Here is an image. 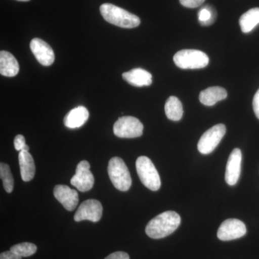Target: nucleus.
<instances>
[{"instance_id": "obj_24", "label": "nucleus", "mask_w": 259, "mask_h": 259, "mask_svg": "<svg viewBox=\"0 0 259 259\" xmlns=\"http://www.w3.org/2000/svg\"><path fill=\"white\" fill-rule=\"evenodd\" d=\"M15 149L18 151H29V146L25 144V137L22 135H18L14 140Z\"/></svg>"}, {"instance_id": "obj_22", "label": "nucleus", "mask_w": 259, "mask_h": 259, "mask_svg": "<svg viewBox=\"0 0 259 259\" xmlns=\"http://www.w3.org/2000/svg\"><path fill=\"white\" fill-rule=\"evenodd\" d=\"M0 177L3 180L5 191L8 193H11L14 188V180L10 171L9 165L3 162L0 163Z\"/></svg>"}, {"instance_id": "obj_1", "label": "nucleus", "mask_w": 259, "mask_h": 259, "mask_svg": "<svg viewBox=\"0 0 259 259\" xmlns=\"http://www.w3.org/2000/svg\"><path fill=\"white\" fill-rule=\"evenodd\" d=\"M181 223L180 214L174 211L162 212L148 223L146 233L153 239L169 236L176 231Z\"/></svg>"}, {"instance_id": "obj_25", "label": "nucleus", "mask_w": 259, "mask_h": 259, "mask_svg": "<svg viewBox=\"0 0 259 259\" xmlns=\"http://www.w3.org/2000/svg\"><path fill=\"white\" fill-rule=\"evenodd\" d=\"M205 0H180L181 5L185 8H196L202 5Z\"/></svg>"}, {"instance_id": "obj_5", "label": "nucleus", "mask_w": 259, "mask_h": 259, "mask_svg": "<svg viewBox=\"0 0 259 259\" xmlns=\"http://www.w3.org/2000/svg\"><path fill=\"white\" fill-rule=\"evenodd\" d=\"M140 180L150 190L157 191L161 187L159 175L153 162L146 156H140L136 163Z\"/></svg>"}, {"instance_id": "obj_28", "label": "nucleus", "mask_w": 259, "mask_h": 259, "mask_svg": "<svg viewBox=\"0 0 259 259\" xmlns=\"http://www.w3.org/2000/svg\"><path fill=\"white\" fill-rule=\"evenodd\" d=\"M253 111L257 118L259 119V89L256 93L255 94L253 100Z\"/></svg>"}, {"instance_id": "obj_20", "label": "nucleus", "mask_w": 259, "mask_h": 259, "mask_svg": "<svg viewBox=\"0 0 259 259\" xmlns=\"http://www.w3.org/2000/svg\"><path fill=\"white\" fill-rule=\"evenodd\" d=\"M165 112L168 119L172 121H179L182 118L184 110L182 102L177 97H168L165 105Z\"/></svg>"}, {"instance_id": "obj_15", "label": "nucleus", "mask_w": 259, "mask_h": 259, "mask_svg": "<svg viewBox=\"0 0 259 259\" xmlns=\"http://www.w3.org/2000/svg\"><path fill=\"white\" fill-rule=\"evenodd\" d=\"M90 117L88 109L83 106L75 107L64 119V123L69 128H78L84 125Z\"/></svg>"}, {"instance_id": "obj_13", "label": "nucleus", "mask_w": 259, "mask_h": 259, "mask_svg": "<svg viewBox=\"0 0 259 259\" xmlns=\"http://www.w3.org/2000/svg\"><path fill=\"white\" fill-rule=\"evenodd\" d=\"M54 194L65 209L73 211L79 203V194L76 190L66 185H56L54 187Z\"/></svg>"}, {"instance_id": "obj_3", "label": "nucleus", "mask_w": 259, "mask_h": 259, "mask_svg": "<svg viewBox=\"0 0 259 259\" xmlns=\"http://www.w3.org/2000/svg\"><path fill=\"white\" fill-rule=\"evenodd\" d=\"M107 171L112 185L117 190L126 192L131 188L132 180L128 168L122 158H112L109 161Z\"/></svg>"}, {"instance_id": "obj_16", "label": "nucleus", "mask_w": 259, "mask_h": 259, "mask_svg": "<svg viewBox=\"0 0 259 259\" xmlns=\"http://www.w3.org/2000/svg\"><path fill=\"white\" fill-rule=\"evenodd\" d=\"M20 66L13 54L8 51L0 52V74L8 77H13L18 74Z\"/></svg>"}, {"instance_id": "obj_2", "label": "nucleus", "mask_w": 259, "mask_h": 259, "mask_svg": "<svg viewBox=\"0 0 259 259\" xmlns=\"http://www.w3.org/2000/svg\"><path fill=\"white\" fill-rule=\"evenodd\" d=\"M100 13L109 23L123 28H134L139 26L141 20L139 17L127 10L110 3L100 6Z\"/></svg>"}, {"instance_id": "obj_11", "label": "nucleus", "mask_w": 259, "mask_h": 259, "mask_svg": "<svg viewBox=\"0 0 259 259\" xmlns=\"http://www.w3.org/2000/svg\"><path fill=\"white\" fill-rule=\"evenodd\" d=\"M30 50L37 61L42 66H49L55 60V54L52 48L40 38H33L30 42Z\"/></svg>"}, {"instance_id": "obj_7", "label": "nucleus", "mask_w": 259, "mask_h": 259, "mask_svg": "<svg viewBox=\"0 0 259 259\" xmlns=\"http://www.w3.org/2000/svg\"><path fill=\"white\" fill-rule=\"evenodd\" d=\"M226 133V125L218 124L206 131L199 139L197 148L199 153L207 155L212 153L222 141Z\"/></svg>"}, {"instance_id": "obj_6", "label": "nucleus", "mask_w": 259, "mask_h": 259, "mask_svg": "<svg viewBox=\"0 0 259 259\" xmlns=\"http://www.w3.org/2000/svg\"><path fill=\"white\" fill-rule=\"evenodd\" d=\"M144 125L141 121L132 116L121 117L114 124L113 132L117 137L134 139L142 136Z\"/></svg>"}, {"instance_id": "obj_8", "label": "nucleus", "mask_w": 259, "mask_h": 259, "mask_svg": "<svg viewBox=\"0 0 259 259\" xmlns=\"http://www.w3.org/2000/svg\"><path fill=\"white\" fill-rule=\"evenodd\" d=\"M71 184L81 192L93 189L95 177L90 171V164L88 161H81L78 163L76 174L71 179Z\"/></svg>"}, {"instance_id": "obj_23", "label": "nucleus", "mask_w": 259, "mask_h": 259, "mask_svg": "<svg viewBox=\"0 0 259 259\" xmlns=\"http://www.w3.org/2000/svg\"><path fill=\"white\" fill-rule=\"evenodd\" d=\"M10 250L21 257H28L37 251V246L33 243L25 242L13 245Z\"/></svg>"}, {"instance_id": "obj_12", "label": "nucleus", "mask_w": 259, "mask_h": 259, "mask_svg": "<svg viewBox=\"0 0 259 259\" xmlns=\"http://www.w3.org/2000/svg\"><path fill=\"white\" fill-rule=\"evenodd\" d=\"M242 153L239 148H235L232 151L227 162L226 177V183L230 186L236 185L241 175Z\"/></svg>"}, {"instance_id": "obj_27", "label": "nucleus", "mask_w": 259, "mask_h": 259, "mask_svg": "<svg viewBox=\"0 0 259 259\" xmlns=\"http://www.w3.org/2000/svg\"><path fill=\"white\" fill-rule=\"evenodd\" d=\"M22 257L20 255L17 254L14 252L12 251L11 250L8 251L3 252L0 254V259H21Z\"/></svg>"}, {"instance_id": "obj_19", "label": "nucleus", "mask_w": 259, "mask_h": 259, "mask_svg": "<svg viewBox=\"0 0 259 259\" xmlns=\"http://www.w3.org/2000/svg\"><path fill=\"white\" fill-rule=\"evenodd\" d=\"M242 32L248 33L259 24V8H252L242 15L239 20Z\"/></svg>"}, {"instance_id": "obj_26", "label": "nucleus", "mask_w": 259, "mask_h": 259, "mask_svg": "<svg viewBox=\"0 0 259 259\" xmlns=\"http://www.w3.org/2000/svg\"><path fill=\"white\" fill-rule=\"evenodd\" d=\"M105 259H130V256L125 252L117 251L109 255Z\"/></svg>"}, {"instance_id": "obj_4", "label": "nucleus", "mask_w": 259, "mask_h": 259, "mask_svg": "<svg viewBox=\"0 0 259 259\" xmlns=\"http://www.w3.org/2000/svg\"><path fill=\"white\" fill-rule=\"evenodd\" d=\"M209 61L205 53L194 49L181 50L174 56V62L182 69H202L208 65Z\"/></svg>"}, {"instance_id": "obj_10", "label": "nucleus", "mask_w": 259, "mask_h": 259, "mask_svg": "<svg viewBox=\"0 0 259 259\" xmlns=\"http://www.w3.org/2000/svg\"><path fill=\"white\" fill-rule=\"evenodd\" d=\"M246 227L238 219H228L221 225L218 238L223 241H232L242 238L246 234Z\"/></svg>"}, {"instance_id": "obj_18", "label": "nucleus", "mask_w": 259, "mask_h": 259, "mask_svg": "<svg viewBox=\"0 0 259 259\" xmlns=\"http://www.w3.org/2000/svg\"><path fill=\"white\" fill-rule=\"evenodd\" d=\"M18 158L22 180L24 182H30L35 177V166L33 158L29 151H20Z\"/></svg>"}, {"instance_id": "obj_29", "label": "nucleus", "mask_w": 259, "mask_h": 259, "mask_svg": "<svg viewBox=\"0 0 259 259\" xmlns=\"http://www.w3.org/2000/svg\"><path fill=\"white\" fill-rule=\"evenodd\" d=\"M17 1H20V2H28V1H30V0H17Z\"/></svg>"}, {"instance_id": "obj_21", "label": "nucleus", "mask_w": 259, "mask_h": 259, "mask_svg": "<svg viewBox=\"0 0 259 259\" xmlns=\"http://www.w3.org/2000/svg\"><path fill=\"white\" fill-rule=\"evenodd\" d=\"M217 18V13L212 7L206 5L201 8L198 13V20L199 23L202 26H209L215 21Z\"/></svg>"}, {"instance_id": "obj_17", "label": "nucleus", "mask_w": 259, "mask_h": 259, "mask_svg": "<svg viewBox=\"0 0 259 259\" xmlns=\"http://www.w3.org/2000/svg\"><path fill=\"white\" fill-rule=\"evenodd\" d=\"M228 97V93L221 87H212L201 92L199 94V101L206 106H212L217 102L225 100Z\"/></svg>"}, {"instance_id": "obj_9", "label": "nucleus", "mask_w": 259, "mask_h": 259, "mask_svg": "<svg viewBox=\"0 0 259 259\" xmlns=\"http://www.w3.org/2000/svg\"><path fill=\"white\" fill-rule=\"evenodd\" d=\"M102 204L97 199H88L80 204L74 219L76 222L82 221H90L97 223L100 221L102 216Z\"/></svg>"}, {"instance_id": "obj_14", "label": "nucleus", "mask_w": 259, "mask_h": 259, "mask_svg": "<svg viewBox=\"0 0 259 259\" xmlns=\"http://www.w3.org/2000/svg\"><path fill=\"white\" fill-rule=\"evenodd\" d=\"M122 78L130 84L135 87L149 86L152 83L153 77L151 73L146 70L137 68L122 74Z\"/></svg>"}]
</instances>
